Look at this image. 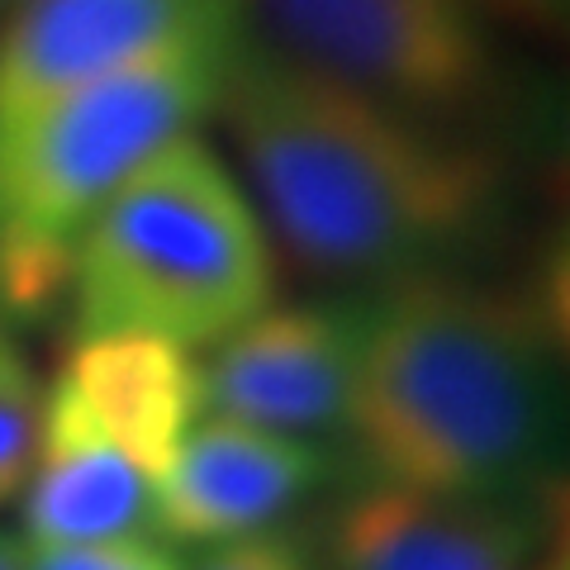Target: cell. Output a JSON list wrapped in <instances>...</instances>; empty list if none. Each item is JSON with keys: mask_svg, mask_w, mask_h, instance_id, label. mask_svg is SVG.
Returning a JSON list of instances; mask_svg holds the SVG:
<instances>
[{"mask_svg": "<svg viewBox=\"0 0 570 570\" xmlns=\"http://www.w3.org/2000/svg\"><path fill=\"white\" fill-rule=\"evenodd\" d=\"M214 115L272 243L318 281L381 291L456 272L513 209L499 142L356 96L247 29Z\"/></svg>", "mask_w": 570, "mask_h": 570, "instance_id": "cell-1", "label": "cell"}, {"mask_svg": "<svg viewBox=\"0 0 570 570\" xmlns=\"http://www.w3.org/2000/svg\"><path fill=\"white\" fill-rule=\"evenodd\" d=\"M343 423L356 475L471 499L551 490L561 337L542 295L433 272L362 291Z\"/></svg>", "mask_w": 570, "mask_h": 570, "instance_id": "cell-2", "label": "cell"}, {"mask_svg": "<svg viewBox=\"0 0 570 570\" xmlns=\"http://www.w3.org/2000/svg\"><path fill=\"white\" fill-rule=\"evenodd\" d=\"M62 299L71 343L134 333L200 356L276 305V243L234 163L186 134L86 219Z\"/></svg>", "mask_w": 570, "mask_h": 570, "instance_id": "cell-3", "label": "cell"}, {"mask_svg": "<svg viewBox=\"0 0 570 570\" xmlns=\"http://www.w3.org/2000/svg\"><path fill=\"white\" fill-rule=\"evenodd\" d=\"M243 6H224L115 71L71 86L0 134V318H33L62 299L71 243L124 176L157 148L200 134L243 39Z\"/></svg>", "mask_w": 570, "mask_h": 570, "instance_id": "cell-4", "label": "cell"}, {"mask_svg": "<svg viewBox=\"0 0 570 570\" xmlns=\"http://www.w3.org/2000/svg\"><path fill=\"white\" fill-rule=\"evenodd\" d=\"M247 33L347 91L485 129L509 91L485 0H243Z\"/></svg>", "mask_w": 570, "mask_h": 570, "instance_id": "cell-5", "label": "cell"}, {"mask_svg": "<svg viewBox=\"0 0 570 570\" xmlns=\"http://www.w3.org/2000/svg\"><path fill=\"white\" fill-rule=\"evenodd\" d=\"M362 314L366 295L266 305L200 352L205 414L333 448L352 404Z\"/></svg>", "mask_w": 570, "mask_h": 570, "instance_id": "cell-6", "label": "cell"}, {"mask_svg": "<svg viewBox=\"0 0 570 570\" xmlns=\"http://www.w3.org/2000/svg\"><path fill=\"white\" fill-rule=\"evenodd\" d=\"M557 532L551 490L471 499L356 475L333 499L314 551L324 570H532Z\"/></svg>", "mask_w": 570, "mask_h": 570, "instance_id": "cell-7", "label": "cell"}, {"mask_svg": "<svg viewBox=\"0 0 570 570\" xmlns=\"http://www.w3.org/2000/svg\"><path fill=\"white\" fill-rule=\"evenodd\" d=\"M337 448L214 419L181 438L153 485V528L171 547H224L281 528L337 475Z\"/></svg>", "mask_w": 570, "mask_h": 570, "instance_id": "cell-8", "label": "cell"}, {"mask_svg": "<svg viewBox=\"0 0 570 570\" xmlns=\"http://www.w3.org/2000/svg\"><path fill=\"white\" fill-rule=\"evenodd\" d=\"M243 0H20L0 29V134Z\"/></svg>", "mask_w": 570, "mask_h": 570, "instance_id": "cell-9", "label": "cell"}, {"mask_svg": "<svg viewBox=\"0 0 570 570\" xmlns=\"http://www.w3.org/2000/svg\"><path fill=\"white\" fill-rule=\"evenodd\" d=\"M24 547H77L110 538H157L153 475L119 452L52 376L39 385L33 452L24 471Z\"/></svg>", "mask_w": 570, "mask_h": 570, "instance_id": "cell-10", "label": "cell"}, {"mask_svg": "<svg viewBox=\"0 0 570 570\" xmlns=\"http://www.w3.org/2000/svg\"><path fill=\"white\" fill-rule=\"evenodd\" d=\"M58 381L96 419L100 433L153 475V485L181 448V438L205 419L200 356L157 337H77L67 347Z\"/></svg>", "mask_w": 570, "mask_h": 570, "instance_id": "cell-11", "label": "cell"}, {"mask_svg": "<svg viewBox=\"0 0 570 570\" xmlns=\"http://www.w3.org/2000/svg\"><path fill=\"white\" fill-rule=\"evenodd\" d=\"M33 419H39V381H33V366L24 347L14 343L10 324L0 318V504H10L24 485Z\"/></svg>", "mask_w": 570, "mask_h": 570, "instance_id": "cell-12", "label": "cell"}, {"mask_svg": "<svg viewBox=\"0 0 570 570\" xmlns=\"http://www.w3.org/2000/svg\"><path fill=\"white\" fill-rule=\"evenodd\" d=\"M24 570H186L163 538H110L77 547H24Z\"/></svg>", "mask_w": 570, "mask_h": 570, "instance_id": "cell-13", "label": "cell"}, {"mask_svg": "<svg viewBox=\"0 0 570 570\" xmlns=\"http://www.w3.org/2000/svg\"><path fill=\"white\" fill-rule=\"evenodd\" d=\"M186 570H324V566H318L314 538L291 528H272V532H253V538L209 547Z\"/></svg>", "mask_w": 570, "mask_h": 570, "instance_id": "cell-14", "label": "cell"}, {"mask_svg": "<svg viewBox=\"0 0 570 570\" xmlns=\"http://www.w3.org/2000/svg\"><path fill=\"white\" fill-rule=\"evenodd\" d=\"M490 10H509V14H523V20H551V14H561L566 0H485Z\"/></svg>", "mask_w": 570, "mask_h": 570, "instance_id": "cell-15", "label": "cell"}, {"mask_svg": "<svg viewBox=\"0 0 570 570\" xmlns=\"http://www.w3.org/2000/svg\"><path fill=\"white\" fill-rule=\"evenodd\" d=\"M0 570H24V542H20V532H0Z\"/></svg>", "mask_w": 570, "mask_h": 570, "instance_id": "cell-16", "label": "cell"}, {"mask_svg": "<svg viewBox=\"0 0 570 570\" xmlns=\"http://www.w3.org/2000/svg\"><path fill=\"white\" fill-rule=\"evenodd\" d=\"M532 570H570V561H566V532H557V538L547 542V551L538 557V566Z\"/></svg>", "mask_w": 570, "mask_h": 570, "instance_id": "cell-17", "label": "cell"}, {"mask_svg": "<svg viewBox=\"0 0 570 570\" xmlns=\"http://www.w3.org/2000/svg\"><path fill=\"white\" fill-rule=\"evenodd\" d=\"M14 6H20V0H0V14H10Z\"/></svg>", "mask_w": 570, "mask_h": 570, "instance_id": "cell-18", "label": "cell"}]
</instances>
